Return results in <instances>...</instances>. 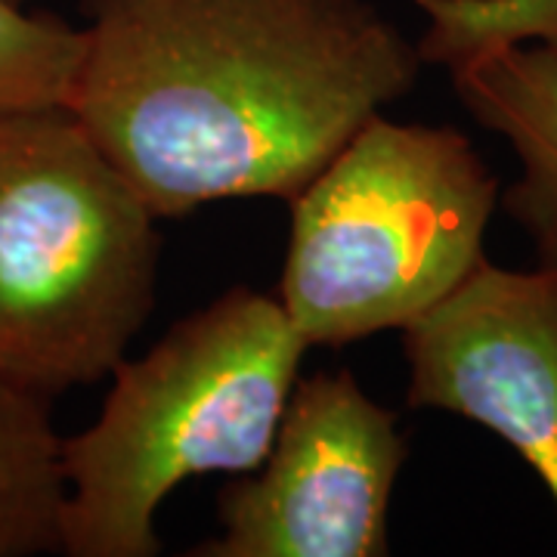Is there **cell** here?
Here are the masks:
<instances>
[{"label":"cell","instance_id":"8","mask_svg":"<svg viewBox=\"0 0 557 557\" xmlns=\"http://www.w3.org/2000/svg\"><path fill=\"white\" fill-rule=\"evenodd\" d=\"M62 437L50 399L0 381V557L60 552Z\"/></svg>","mask_w":557,"mask_h":557},{"label":"cell","instance_id":"10","mask_svg":"<svg viewBox=\"0 0 557 557\" xmlns=\"http://www.w3.org/2000/svg\"><path fill=\"white\" fill-rule=\"evenodd\" d=\"M428 13L421 62H453L480 50L536 38L557 53V0H412Z\"/></svg>","mask_w":557,"mask_h":557},{"label":"cell","instance_id":"9","mask_svg":"<svg viewBox=\"0 0 557 557\" xmlns=\"http://www.w3.org/2000/svg\"><path fill=\"white\" fill-rule=\"evenodd\" d=\"M84 28L53 13H25L0 0V115L65 106L75 87Z\"/></svg>","mask_w":557,"mask_h":557},{"label":"cell","instance_id":"5","mask_svg":"<svg viewBox=\"0 0 557 557\" xmlns=\"http://www.w3.org/2000/svg\"><path fill=\"white\" fill-rule=\"evenodd\" d=\"M409 456L397 416L350 369L295 381L258 474L226 483L220 536L193 557H384L387 511Z\"/></svg>","mask_w":557,"mask_h":557},{"label":"cell","instance_id":"4","mask_svg":"<svg viewBox=\"0 0 557 557\" xmlns=\"http://www.w3.org/2000/svg\"><path fill=\"white\" fill-rule=\"evenodd\" d=\"M498 183L453 127L369 119L300 189L278 295L307 347L406 329L483 260Z\"/></svg>","mask_w":557,"mask_h":557},{"label":"cell","instance_id":"3","mask_svg":"<svg viewBox=\"0 0 557 557\" xmlns=\"http://www.w3.org/2000/svg\"><path fill=\"white\" fill-rule=\"evenodd\" d=\"M159 214L65 109L0 115V381L106 379L159 285Z\"/></svg>","mask_w":557,"mask_h":557},{"label":"cell","instance_id":"2","mask_svg":"<svg viewBox=\"0 0 557 557\" xmlns=\"http://www.w3.org/2000/svg\"><path fill=\"white\" fill-rule=\"evenodd\" d=\"M307 350L276 295L239 285L121 359L100 418L62 440V555H161L164 498L189 478L258 468Z\"/></svg>","mask_w":557,"mask_h":557},{"label":"cell","instance_id":"7","mask_svg":"<svg viewBox=\"0 0 557 557\" xmlns=\"http://www.w3.org/2000/svg\"><path fill=\"white\" fill-rule=\"evenodd\" d=\"M449 75L461 106L518 149L523 174L505 211L530 233L539 260L557 267V53L508 44L453 62Z\"/></svg>","mask_w":557,"mask_h":557},{"label":"cell","instance_id":"1","mask_svg":"<svg viewBox=\"0 0 557 557\" xmlns=\"http://www.w3.org/2000/svg\"><path fill=\"white\" fill-rule=\"evenodd\" d=\"M69 112L143 201L183 218L295 199L421 57L366 0H84Z\"/></svg>","mask_w":557,"mask_h":557},{"label":"cell","instance_id":"6","mask_svg":"<svg viewBox=\"0 0 557 557\" xmlns=\"http://www.w3.org/2000/svg\"><path fill=\"white\" fill-rule=\"evenodd\" d=\"M406 403L471 418L518 449L557 505V267L483 258L403 329Z\"/></svg>","mask_w":557,"mask_h":557},{"label":"cell","instance_id":"11","mask_svg":"<svg viewBox=\"0 0 557 557\" xmlns=\"http://www.w3.org/2000/svg\"><path fill=\"white\" fill-rule=\"evenodd\" d=\"M16 3H22V7H25V3H28V0H16Z\"/></svg>","mask_w":557,"mask_h":557}]
</instances>
